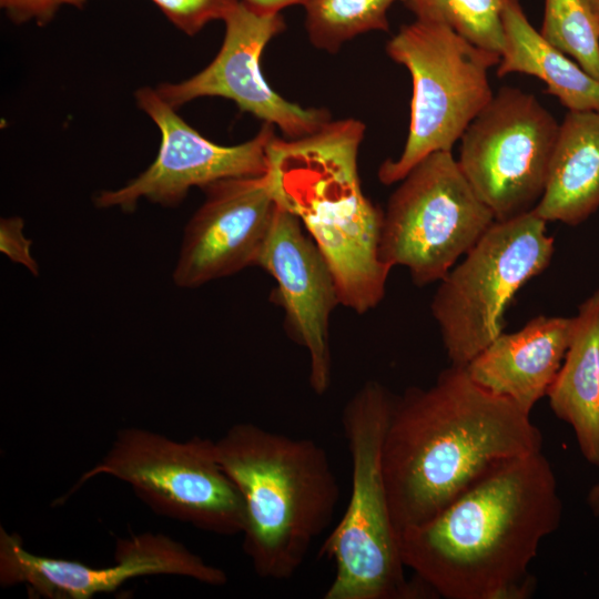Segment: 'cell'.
I'll return each mask as SVG.
<instances>
[{
    "label": "cell",
    "instance_id": "6da1fadb",
    "mask_svg": "<svg viewBox=\"0 0 599 599\" xmlns=\"http://www.w3.org/2000/svg\"><path fill=\"white\" fill-rule=\"evenodd\" d=\"M562 504L542 451L507 460L430 519L398 532L402 559L437 597L525 599L529 567L560 525Z\"/></svg>",
    "mask_w": 599,
    "mask_h": 599
},
{
    "label": "cell",
    "instance_id": "7a4b0ae2",
    "mask_svg": "<svg viewBox=\"0 0 599 599\" xmlns=\"http://www.w3.org/2000/svg\"><path fill=\"white\" fill-rule=\"evenodd\" d=\"M542 434L512 400L477 384L465 367L394 398L383 470L397 534L445 508L500 464L542 451Z\"/></svg>",
    "mask_w": 599,
    "mask_h": 599
},
{
    "label": "cell",
    "instance_id": "3957f363",
    "mask_svg": "<svg viewBox=\"0 0 599 599\" xmlns=\"http://www.w3.org/2000/svg\"><path fill=\"white\" fill-rule=\"evenodd\" d=\"M364 133L358 120H329L303 138L274 134L266 150L277 204L301 221L333 273L339 303L358 314L383 300L390 271L379 256L384 212L358 174Z\"/></svg>",
    "mask_w": 599,
    "mask_h": 599
},
{
    "label": "cell",
    "instance_id": "277c9868",
    "mask_svg": "<svg viewBox=\"0 0 599 599\" xmlns=\"http://www.w3.org/2000/svg\"><path fill=\"white\" fill-rule=\"evenodd\" d=\"M216 457L244 504L243 551L260 578L287 580L329 526L339 485L326 450L256 424L231 426Z\"/></svg>",
    "mask_w": 599,
    "mask_h": 599
},
{
    "label": "cell",
    "instance_id": "5b68a950",
    "mask_svg": "<svg viewBox=\"0 0 599 599\" xmlns=\"http://www.w3.org/2000/svg\"><path fill=\"white\" fill-rule=\"evenodd\" d=\"M395 396L367 380L342 413L352 461L346 510L321 547L335 565L325 599H415L435 595L422 580L405 577L383 470V446Z\"/></svg>",
    "mask_w": 599,
    "mask_h": 599
},
{
    "label": "cell",
    "instance_id": "8992f818",
    "mask_svg": "<svg viewBox=\"0 0 599 599\" xmlns=\"http://www.w3.org/2000/svg\"><path fill=\"white\" fill-rule=\"evenodd\" d=\"M386 52L408 70L413 85L404 150L378 169L379 181L389 185L429 154L451 152L494 97L488 71L498 65L500 54L474 44L446 24L418 19L399 29Z\"/></svg>",
    "mask_w": 599,
    "mask_h": 599
},
{
    "label": "cell",
    "instance_id": "52a82bcc",
    "mask_svg": "<svg viewBox=\"0 0 599 599\" xmlns=\"http://www.w3.org/2000/svg\"><path fill=\"white\" fill-rule=\"evenodd\" d=\"M534 209L495 221L439 281L430 309L453 366L466 367L504 333L517 292L550 264L554 237Z\"/></svg>",
    "mask_w": 599,
    "mask_h": 599
},
{
    "label": "cell",
    "instance_id": "ba28073f",
    "mask_svg": "<svg viewBox=\"0 0 599 599\" xmlns=\"http://www.w3.org/2000/svg\"><path fill=\"white\" fill-rule=\"evenodd\" d=\"M100 475L130 485L158 515L222 536L243 531L242 496L220 465L212 439L177 441L149 429L123 428L73 489Z\"/></svg>",
    "mask_w": 599,
    "mask_h": 599
},
{
    "label": "cell",
    "instance_id": "9c48e42d",
    "mask_svg": "<svg viewBox=\"0 0 599 599\" xmlns=\"http://www.w3.org/2000/svg\"><path fill=\"white\" fill-rule=\"evenodd\" d=\"M384 211L380 260L413 282H439L495 222L450 151L429 154L399 181Z\"/></svg>",
    "mask_w": 599,
    "mask_h": 599
},
{
    "label": "cell",
    "instance_id": "30bf717a",
    "mask_svg": "<svg viewBox=\"0 0 599 599\" xmlns=\"http://www.w3.org/2000/svg\"><path fill=\"white\" fill-rule=\"evenodd\" d=\"M558 130L559 122L532 93L514 87L500 88L469 123L457 162L495 221L537 205Z\"/></svg>",
    "mask_w": 599,
    "mask_h": 599
},
{
    "label": "cell",
    "instance_id": "8fae6325",
    "mask_svg": "<svg viewBox=\"0 0 599 599\" xmlns=\"http://www.w3.org/2000/svg\"><path fill=\"white\" fill-rule=\"evenodd\" d=\"M139 109L161 132V144L153 163L135 179L116 190L102 191L94 197L100 209L135 210L146 199L164 206H175L191 187L219 180L255 176L267 172V144L274 125L264 123L251 140L236 145H220L201 135L166 103L156 89L143 87L135 92Z\"/></svg>",
    "mask_w": 599,
    "mask_h": 599
},
{
    "label": "cell",
    "instance_id": "7c38bea8",
    "mask_svg": "<svg viewBox=\"0 0 599 599\" xmlns=\"http://www.w3.org/2000/svg\"><path fill=\"white\" fill-rule=\"evenodd\" d=\"M115 565L89 567L78 561L30 552L17 534L0 527V583L23 585L31 595L47 599H90L112 592L125 581L146 576L172 575L209 586H223L226 573L163 534L142 532L119 539Z\"/></svg>",
    "mask_w": 599,
    "mask_h": 599
},
{
    "label": "cell",
    "instance_id": "4fadbf2b",
    "mask_svg": "<svg viewBox=\"0 0 599 599\" xmlns=\"http://www.w3.org/2000/svg\"><path fill=\"white\" fill-rule=\"evenodd\" d=\"M223 21V43L212 62L184 81L156 88L166 103L177 109L197 98H225L242 112L277 126L286 139L312 134L331 120L325 109H305L285 100L264 79L261 57L285 29L281 13L260 14L241 1Z\"/></svg>",
    "mask_w": 599,
    "mask_h": 599
},
{
    "label": "cell",
    "instance_id": "5bb4252c",
    "mask_svg": "<svg viewBox=\"0 0 599 599\" xmlns=\"http://www.w3.org/2000/svg\"><path fill=\"white\" fill-rule=\"evenodd\" d=\"M205 200L187 222L173 282L199 287L255 265L277 202L268 173L204 186Z\"/></svg>",
    "mask_w": 599,
    "mask_h": 599
},
{
    "label": "cell",
    "instance_id": "9a60e30c",
    "mask_svg": "<svg viewBox=\"0 0 599 599\" xmlns=\"http://www.w3.org/2000/svg\"><path fill=\"white\" fill-rule=\"evenodd\" d=\"M255 265L274 278L271 301L284 309L288 336L308 353L312 389L325 394L332 380L329 317L341 304L325 257L301 221L278 205Z\"/></svg>",
    "mask_w": 599,
    "mask_h": 599
},
{
    "label": "cell",
    "instance_id": "2e32d148",
    "mask_svg": "<svg viewBox=\"0 0 599 599\" xmlns=\"http://www.w3.org/2000/svg\"><path fill=\"white\" fill-rule=\"evenodd\" d=\"M573 323V317L536 316L514 333H501L465 368L477 384L530 414L561 367Z\"/></svg>",
    "mask_w": 599,
    "mask_h": 599
},
{
    "label": "cell",
    "instance_id": "e0dca14e",
    "mask_svg": "<svg viewBox=\"0 0 599 599\" xmlns=\"http://www.w3.org/2000/svg\"><path fill=\"white\" fill-rule=\"evenodd\" d=\"M599 207V111H568L534 211L546 222L578 225Z\"/></svg>",
    "mask_w": 599,
    "mask_h": 599
},
{
    "label": "cell",
    "instance_id": "ac0fdd59",
    "mask_svg": "<svg viewBox=\"0 0 599 599\" xmlns=\"http://www.w3.org/2000/svg\"><path fill=\"white\" fill-rule=\"evenodd\" d=\"M573 318L569 346L547 396L555 415L572 427L583 457L599 467V288Z\"/></svg>",
    "mask_w": 599,
    "mask_h": 599
},
{
    "label": "cell",
    "instance_id": "d6986e66",
    "mask_svg": "<svg viewBox=\"0 0 599 599\" xmlns=\"http://www.w3.org/2000/svg\"><path fill=\"white\" fill-rule=\"evenodd\" d=\"M504 48L497 75L538 78L568 111H599V81L549 43L529 22L519 0H504Z\"/></svg>",
    "mask_w": 599,
    "mask_h": 599
},
{
    "label": "cell",
    "instance_id": "ffe728a7",
    "mask_svg": "<svg viewBox=\"0 0 599 599\" xmlns=\"http://www.w3.org/2000/svg\"><path fill=\"white\" fill-rule=\"evenodd\" d=\"M406 0H306L305 27L311 43L335 53L355 37L370 31H388V11Z\"/></svg>",
    "mask_w": 599,
    "mask_h": 599
},
{
    "label": "cell",
    "instance_id": "44dd1931",
    "mask_svg": "<svg viewBox=\"0 0 599 599\" xmlns=\"http://www.w3.org/2000/svg\"><path fill=\"white\" fill-rule=\"evenodd\" d=\"M416 19L446 24L474 44L501 53L504 0H406Z\"/></svg>",
    "mask_w": 599,
    "mask_h": 599
},
{
    "label": "cell",
    "instance_id": "7402d4cb",
    "mask_svg": "<svg viewBox=\"0 0 599 599\" xmlns=\"http://www.w3.org/2000/svg\"><path fill=\"white\" fill-rule=\"evenodd\" d=\"M539 32L599 81V27L583 0H545Z\"/></svg>",
    "mask_w": 599,
    "mask_h": 599
},
{
    "label": "cell",
    "instance_id": "603a6c76",
    "mask_svg": "<svg viewBox=\"0 0 599 599\" xmlns=\"http://www.w3.org/2000/svg\"><path fill=\"white\" fill-rule=\"evenodd\" d=\"M179 30L199 33L207 23L224 20L241 0H151Z\"/></svg>",
    "mask_w": 599,
    "mask_h": 599
},
{
    "label": "cell",
    "instance_id": "cb8c5ba5",
    "mask_svg": "<svg viewBox=\"0 0 599 599\" xmlns=\"http://www.w3.org/2000/svg\"><path fill=\"white\" fill-rule=\"evenodd\" d=\"M24 221L19 216L2 217L0 221V251L12 262L23 265L33 275L39 265L31 254L32 241L24 233Z\"/></svg>",
    "mask_w": 599,
    "mask_h": 599
},
{
    "label": "cell",
    "instance_id": "d4e9b609",
    "mask_svg": "<svg viewBox=\"0 0 599 599\" xmlns=\"http://www.w3.org/2000/svg\"><path fill=\"white\" fill-rule=\"evenodd\" d=\"M0 7L12 22L34 21L38 26L50 22L59 9L57 0H0Z\"/></svg>",
    "mask_w": 599,
    "mask_h": 599
},
{
    "label": "cell",
    "instance_id": "484cf974",
    "mask_svg": "<svg viewBox=\"0 0 599 599\" xmlns=\"http://www.w3.org/2000/svg\"><path fill=\"white\" fill-rule=\"evenodd\" d=\"M252 11L260 14H276L287 7L301 4L306 0H241Z\"/></svg>",
    "mask_w": 599,
    "mask_h": 599
},
{
    "label": "cell",
    "instance_id": "4316f807",
    "mask_svg": "<svg viewBox=\"0 0 599 599\" xmlns=\"http://www.w3.org/2000/svg\"><path fill=\"white\" fill-rule=\"evenodd\" d=\"M587 502L595 516H599V483L589 491Z\"/></svg>",
    "mask_w": 599,
    "mask_h": 599
},
{
    "label": "cell",
    "instance_id": "83f0119b",
    "mask_svg": "<svg viewBox=\"0 0 599 599\" xmlns=\"http://www.w3.org/2000/svg\"><path fill=\"white\" fill-rule=\"evenodd\" d=\"M599 27V0H583Z\"/></svg>",
    "mask_w": 599,
    "mask_h": 599
},
{
    "label": "cell",
    "instance_id": "f1b7e54d",
    "mask_svg": "<svg viewBox=\"0 0 599 599\" xmlns=\"http://www.w3.org/2000/svg\"><path fill=\"white\" fill-rule=\"evenodd\" d=\"M88 0H57L58 6H72L81 8Z\"/></svg>",
    "mask_w": 599,
    "mask_h": 599
}]
</instances>
